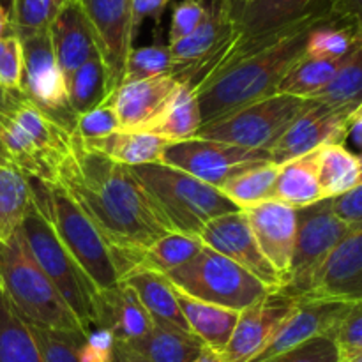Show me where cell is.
<instances>
[{
    "instance_id": "obj_1",
    "label": "cell",
    "mask_w": 362,
    "mask_h": 362,
    "mask_svg": "<svg viewBox=\"0 0 362 362\" xmlns=\"http://www.w3.org/2000/svg\"><path fill=\"white\" fill-rule=\"evenodd\" d=\"M57 186L95 226L108 246L120 281L133 272L147 247L170 233L129 166L88 151L76 134Z\"/></svg>"
},
{
    "instance_id": "obj_2",
    "label": "cell",
    "mask_w": 362,
    "mask_h": 362,
    "mask_svg": "<svg viewBox=\"0 0 362 362\" xmlns=\"http://www.w3.org/2000/svg\"><path fill=\"white\" fill-rule=\"evenodd\" d=\"M332 13H318L265 37L246 42L197 90L202 126L250 103L276 94L279 83L306 53L310 32Z\"/></svg>"
},
{
    "instance_id": "obj_3",
    "label": "cell",
    "mask_w": 362,
    "mask_h": 362,
    "mask_svg": "<svg viewBox=\"0 0 362 362\" xmlns=\"http://www.w3.org/2000/svg\"><path fill=\"white\" fill-rule=\"evenodd\" d=\"M73 144V127L39 108L23 92H4L0 158L30 179L57 186Z\"/></svg>"
},
{
    "instance_id": "obj_4",
    "label": "cell",
    "mask_w": 362,
    "mask_h": 362,
    "mask_svg": "<svg viewBox=\"0 0 362 362\" xmlns=\"http://www.w3.org/2000/svg\"><path fill=\"white\" fill-rule=\"evenodd\" d=\"M170 232L198 237L209 221L240 211L218 187L163 163L131 166Z\"/></svg>"
},
{
    "instance_id": "obj_5",
    "label": "cell",
    "mask_w": 362,
    "mask_h": 362,
    "mask_svg": "<svg viewBox=\"0 0 362 362\" xmlns=\"http://www.w3.org/2000/svg\"><path fill=\"white\" fill-rule=\"evenodd\" d=\"M0 286L28 324L67 334H87L25 244L21 230L0 243Z\"/></svg>"
},
{
    "instance_id": "obj_6",
    "label": "cell",
    "mask_w": 362,
    "mask_h": 362,
    "mask_svg": "<svg viewBox=\"0 0 362 362\" xmlns=\"http://www.w3.org/2000/svg\"><path fill=\"white\" fill-rule=\"evenodd\" d=\"M28 180L35 211L52 225L62 246L73 255L99 292L119 285L120 279L117 276L108 246L87 216L59 186H49L30 177Z\"/></svg>"
},
{
    "instance_id": "obj_7",
    "label": "cell",
    "mask_w": 362,
    "mask_h": 362,
    "mask_svg": "<svg viewBox=\"0 0 362 362\" xmlns=\"http://www.w3.org/2000/svg\"><path fill=\"white\" fill-rule=\"evenodd\" d=\"M20 230L32 257L76 315L85 331L98 327V286L62 246L52 225L34 207L21 223Z\"/></svg>"
},
{
    "instance_id": "obj_8",
    "label": "cell",
    "mask_w": 362,
    "mask_h": 362,
    "mask_svg": "<svg viewBox=\"0 0 362 362\" xmlns=\"http://www.w3.org/2000/svg\"><path fill=\"white\" fill-rule=\"evenodd\" d=\"M179 292L233 311H243L272 293L251 272L204 244L200 253L165 276Z\"/></svg>"
},
{
    "instance_id": "obj_9",
    "label": "cell",
    "mask_w": 362,
    "mask_h": 362,
    "mask_svg": "<svg viewBox=\"0 0 362 362\" xmlns=\"http://www.w3.org/2000/svg\"><path fill=\"white\" fill-rule=\"evenodd\" d=\"M311 99L272 94L250 103L214 122L204 124L194 138L225 141L255 151H271L272 145L310 106Z\"/></svg>"
},
{
    "instance_id": "obj_10",
    "label": "cell",
    "mask_w": 362,
    "mask_h": 362,
    "mask_svg": "<svg viewBox=\"0 0 362 362\" xmlns=\"http://www.w3.org/2000/svg\"><path fill=\"white\" fill-rule=\"evenodd\" d=\"M349 230L350 226L332 212L331 198L297 209L296 246L288 283L281 292L303 299L313 286L322 265Z\"/></svg>"
},
{
    "instance_id": "obj_11",
    "label": "cell",
    "mask_w": 362,
    "mask_h": 362,
    "mask_svg": "<svg viewBox=\"0 0 362 362\" xmlns=\"http://www.w3.org/2000/svg\"><path fill=\"white\" fill-rule=\"evenodd\" d=\"M271 161V154L265 151L204 138L166 144L161 159L163 165L182 170L214 187H219L246 170Z\"/></svg>"
},
{
    "instance_id": "obj_12",
    "label": "cell",
    "mask_w": 362,
    "mask_h": 362,
    "mask_svg": "<svg viewBox=\"0 0 362 362\" xmlns=\"http://www.w3.org/2000/svg\"><path fill=\"white\" fill-rule=\"evenodd\" d=\"M105 67L108 99L122 85L126 64L133 49V0H78ZM106 99V101H108Z\"/></svg>"
},
{
    "instance_id": "obj_13",
    "label": "cell",
    "mask_w": 362,
    "mask_h": 362,
    "mask_svg": "<svg viewBox=\"0 0 362 362\" xmlns=\"http://www.w3.org/2000/svg\"><path fill=\"white\" fill-rule=\"evenodd\" d=\"M23 48V83L21 92L34 105L52 113L74 129V115L69 110L67 83L57 62L49 30L21 37Z\"/></svg>"
},
{
    "instance_id": "obj_14",
    "label": "cell",
    "mask_w": 362,
    "mask_h": 362,
    "mask_svg": "<svg viewBox=\"0 0 362 362\" xmlns=\"http://www.w3.org/2000/svg\"><path fill=\"white\" fill-rule=\"evenodd\" d=\"M198 237L205 246L251 272L272 292H279L283 288L281 278L258 247L244 211L218 216L204 226Z\"/></svg>"
},
{
    "instance_id": "obj_15",
    "label": "cell",
    "mask_w": 362,
    "mask_h": 362,
    "mask_svg": "<svg viewBox=\"0 0 362 362\" xmlns=\"http://www.w3.org/2000/svg\"><path fill=\"white\" fill-rule=\"evenodd\" d=\"M352 113L311 101L292 126L271 147L272 163L285 165L292 159L318 151L329 144H343L349 136Z\"/></svg>"
},
{
    "instance_id": "obj_16",
    "label": "cell",
    "mask_w": 362,
    "mask_h": 362,
    "mask_svg": "<svg viewBox=\"0 0 362 362\" xmlns=\"http://www.w3.org/2000/svg\"><path fill=\"white\" fill-rule=\"evenodd\" d=\"M297 304L299 299L279 290L240 311L232 338L219 354L223 362H251L260 356Z\"/></svg>"
},
{
    "instance_id": "obj_17",
    "label": "cell",
    "mask_w": 362,
    "mask_h": 362,
    "mask_svg": "<svg viewBox=\"0 0 362 362\" xmlns=\"http://www.w3.org/2000/svg\"><path fill=\"white\" fill-rule=\"evenodd\" d=\"M350 308H352V303H343V300L299 299L296 310L279 325L269 345L251 362L271 359L278 354L303 345L318 336H331L332 338Z\"/></svg>"
},
{
    "instance_id": "obj_18",
    "label": "cell",
    "mask_w": 362,
    "mask_h": 362,
    "mask_svg": "<svg viewBox=\"0 0 362 362\" xmlns=\"http://www.w3.org/2000/svg\"><path fill=\"white\" fill-rule=\"evenodd\" d=\"M303 299L362 300V223L350 226Z\"/></svg>"
},
{
    "instance_id": "obj_19",
    "label": "cell",
    "mask_w": 362,
    "mask_h": 362,
    "mask_svg": "<svg viewBox=\"0 0 362 362\" xmlns=\"http://www.w3.org/2000/svg\"><path fill=\"white\" fill-rule=\"evenodd\" d=\"M251 232L257 239L258 247L281 278L283 288L288 283L290 264L293 257L297 233V209L271 200L246 209ZM281 288V290H283Z\"/></svg>"
},
{
    "instance_id": "obj_20",
    "label": "cell",
    "mask_w": 362,
    "mask_h": 362,
    "mask_svg": "<svg viewBox=\"0 0 362 362\" xmlns=\"http://www.w3.org/2000/svg\"><path fill=\"white\" fill-rule=\"evenodd\" d=\"M180 81L172 74L124 83L113 92L112 103L120 131H145L168 106Z\"/></svg>"
},
{
    "instance_id": "obj_21",
    "label": "cell",
    "mask_w": 362,
    "mask_h": 362,
    "mask_svg": "<svg viewBox=\"0 0 362 362\" xmlns=\"http://www.w3.org/2000/svg\"><path fill=\"white\" fill-rule=\"evenodd\" d=\"M318 13H331V0H247L233 20V45L265 37Z\"/></svg>"
},
{
    "instance_id": "obj_22",
    "label": "cell",
    "mask_w": 362,
    "mask_h": 362,
    "mask_svg": "<svg viewBox=\"0 0 362 362\" xmlns=\"http://www.w3.org/2000/svg\"><path fill=\"white\" fill-rule=\"evenodd\" d=\"M53 52L64 78L74 73L87 60L98 55L90 27L78 0H67L49 27Z\"/></svg>"
},
{
    "instance_id": "obj_23",
    "label": "cell",
    "mask_w": 362,
    "mask_h": 362,
    "mask_svg": "<svg viewBox=\"0 0 362 362\" xmlns=\"http://www.w3.org/2000/svg\"><path fill=\"white\" fill-rule=\"evenodd\" d=\"M98 327L108 329L115 341H133L147 334L154 322L136 293L124 281L99 292Z\"/></svg>"
},
{
    "instance_id": "obj_24",
    "label": "cell",
    "mask_w": 362,
    "mask_h": 362,
    "mask_svg": "<svg viewBox=\"0 0 362 362\" xmlns=\"http://www.w3.org/2000/svg\"><path fill=\"white\" fill-rule=\"evenodd\" d=\"M122 281L136 293L154 325L179 329L193 334L179 306L175 290L165 276L158 272L138 271L124 278Z\"/></svg>"
},
{
    "instance_id": "obj_25",
    "label": "cell",
    "mask_w": 362,
    "mask_h": 362,
    "mask_svg": "<svg viewBox=\"0 0 362 362\" xmlns=\"http://www.w3.org/2000/svg\"><path fill=\"white\" fill-rule=\"evenodd\" d=\"M175 293L191 332L212 352L221 354L232 338L240 311L202 303V300L193 299V297L186 296L179 290H175Z\"/></svg>"
},
{
    "instance_id": "obj_26",
    "label": "cell",
    "mask_w": 362,
    "mask_h": 362,
    "mask_svg": "<svg viewBox=\"0 0 362 362\" xmlns=\"http://www.w3.org/2000/svg\"><path fill=\"white\" fill-rule=\"evenodd\" d=\"M81 144L88 151L131 168L148 163H161L163 151L168 141L144 131H115L108 136Z\"/></svg>"
},
{
    "instance_id": "obj_27",
    "label": "cell",
    "mask_w": 362,
    "mask_h": 362,
    "mask_svg": "<svg viewBox=\"0 0 362 362\" xmlns=\"http://www.w3.org/2000/svg\"><path fill=\"white\" fill-rule=\"evenodd\" d=\"M148 362H193L207 346L194 334L154 325L133 341H119Z\"/></svg>"
},
{
    "instance_id": "obj_28",
    "label": "cell",
    "mask_w": 362,
    "mask_h": 362,
    "mask_svg": "<svg viewBox=\"0 0 362 362\" xmlns=\"http://www.w3.org/2000/svg\"><path fill=\"white\" fill-rule=\"evenodd\" d=\"M274 200L303 209L324 200L318 182V151L279 165Z\"/></svg>"
},
{
    "instance_id": "obj_29",
    "label": "cell",
    "mask_w": 362,
    "mask_h": 362,
    "mask_svg": "<svg viewBox=\"0 0 362 362\" xmlns=\"http://www.w3.org/2000/svg\"><path fill=\"white\" fill-rule=\"evenodd\" d=\"M32 209L34 197L28 177L0 158V243H7L20 230Z\"/></svg>"
},
{
    "instance_id": "obj_30",
    "label": "cell",
    "mask_w": 362,
    "mask_h": 362,
    "mask_svg": "<svg viewBox=\"0 0 362 362\" xmlns=\"http://www.w3.org/2000/svg\"><path fill=\"white\" fill-rule=\"evenodd\" d=\"M202 127V113L198 99L189 87L180 83L179 90L168 103L161 115L144 131L156 134L168 144L184 141L197 136Z\"/></svg>"
},
{
    "instance_id": "obj_31",
    "label": "cell",
    "mask_w": 362,
    "mask_h": 362,
    "mask_svg": "<svg viewBox=\"0 0 362 362\" xmlns=\"http://www.w3.org/2000/svg\"><path fill=\"white\" fill-rule=\"evenodd\" d=\"M362 159L343 144L318 148V182L324 198H336L361 182Z\"/></svg>"
},
{
    "instance_id": "obj_32",
    "label": "cell",
    "mask_w": 362,
    "mask_h": 362,
    "mask_svg": "<svg viewBox=\"0 0 362 362\" xmlns=\"http://www.w3.org/2000/svg\"><path fill=\"white\" fill-rule=\"evenodd\" d=\"M202 247H204V243L200 240V237L170 232L141 253L133 272L148 271L166 276L168 272L175 271V269L182 267L184 264L193 260L200 253Z\"/></svg>"
},
{
    "instance_id": "obj_33",
    "label": "cell",
    "mask_w": 362,
    "mask_h": 362,
    "mask_svg": "<svg viewBox=\"0 0 362 362\" xmlns=\"http://www.w3.org/2000/svg\"><path fill=\"white\" fill-rule=\"evenodd\" d=\"M0 362H42L28 324L0 286Z\"/></svg>"
},
{
    "instance_id": "obj_34",
    "label": "cell",
    "mask_w": 362,
    "mask_h": 362,
    "mask_svg": "<svg viewBox=\"0 0 362 362\" xmlns=\"http://www.w3.org/2000/svg\"><path fill=\"white\" fill-rule=\"evenodd\" d=\"M279 175V165L264 163L255 168L246 170L239 175L232 177L218 187L235 207L240 211L260 205L264 202L274 200L276 180Z\"/></svg>"
},
{
    "instance_id": "obj_35",
    "label": "cell",
    "mask_w": 362,
    "mask_h": 362,
    "mask_svg": "<svg viewBox=\"0 0 362 362\" xmlns=\"http://www.w3.org/2000/svg\"><path fill=\"white\" fill-rule=\"evenodd\" d=\"M311 101L352 113L362 105V46L350 53L331 81Z\"/></svg>"
},
{
    "instance_id": "obj_36",
    "label": "cell",
    "mask_w": 362,
    "mask_h": 362,
    "mask_svg": "<svg viewBox=\"0 0 362 362\" xmlns=\"http://www.w3.org/2000/svg\"><path fill=\"white\" fill-rule=\"evenodd\" d=\"M359 46H362V30L331 16L310 32L304 55L313 59H345Z\"/></svg>"
},
{
    "instance_id": "obj_37",
    "label": "cell",
    "mask_w": 362,
    "mask_h": 362,
    "mask_svg": "<svg viewBox=\"0 0 362 362\" xmlns=\"http://www.w3.org/2000/svg\"><path fill=\"white\" fill-rule=\"evenodd\" d=\"M346 59V57H345ZM345 59H313L304 55L279 83L276 94L311 99L334 78Z\"/></svg>"
},
{
    "instance_id": "obj_38",
    "label": "cell",
    "mask_w": 362,
    "mask_h": 362,
    "mask_svg": "<svg viewBox=\"0 0 362 362\" xmlns=\"http://www.w3.org/2000/svg\"><path fill=\"white\" fill-rule=\"evenodd\" d=\"M67 99L74 119L98 108L108 99L105 67L99 55L92 57L67 78Z\"/></svg>"
},
{
    "instance_id": "obj_39",
    "label": "cell",
    "mask_w": 362,
    "mask_h": 362,
    "mask_svg": "<svg viewBox=\"0 0 362 362\" xmlns=\"http://www.w3.org/2000/svg\"><path fill=\"white\" fill-rule=\"evenodd\" d=\"M67 0H11L9 27L18 39L49 30Z\"/></svg>"
},
{
    "instance_id": "obj_40",
    "label": "cell",
    "mask_w": 362,
    "mask_h": 362,
    "mask_svg": "<svg viewBox=\"0 0 362 362\" xmlns=\"http://www.w3.org/2000/svg\"><path fill=\"white\" fill-rule=\"evenodd\" d=\"M172 67L173 60L168 45L133 48L129 53V59H127L122 85L131 83V81H140L147 80V78L170 74L172 73Z\"/></svg>"
},
{
    "instance_id": "obj_41",
    "label": "cell",
    "mask_w": 362,
    "mask_h": 362,
    "mask_svg": "<svg viewBox=\"0 0 362 362\" xmlns=\"http://www.w3.org/2000/svg\"><path fill=\"white\" fill-rule=\"evenodd\" d=\"M28 329L34 336L42 362H81L78 349L87 334H67L34 324H28Z\"/></svg>"
},
{
    "instance_id": "obj_42",
    "label": "cell",
    "mask_w": 362,
    "mask_h": 362,
    "mask_svg": "<svg viewBox=\"0 0 362 362\" xmlns=\"http://www.w3.org/2000/svg\"><path fill=\"white\" fill-rule=\"evenodd\" d=\"M23 83V48L14 34L0 39V90L21 92Z\"/></svg>"
},
{
    "instance_id": "obj_43",
    "label": "cell",
    "mask_w": 362,
    "mask_h": 362,
    "mask_svg": "<svg viewBox=\"0 0 362 362\" xmlns=\"http://www.w3.org/2000/svg\"><path fill=\"white\" fill-rule=\"evenodd\" d=\"M119 129V120L113 110L112 103L105 101L98 108L85 112L74 119V134L81 141L98 140V138L108 136Z\"/></svg>"
},
{
    "instance_id": "obj_44",
    "label": "cell",
    "mask_w": 362,
    "mask_h": 362,
    "mask_svg": "<svg viewBox=\"0 0 362 362\" xmlns=\"http://www.w3.org/2000/svg\"><path fill=\"white\" fill-rule=\"evenodd\" d=\"M341 352L331 336H318L310 341L297 345L286 352L262 362H339Z\"/></svg>"
},
{
    "instance_id": "obj_45",
    "label": "cell",
    "mask_w": 362,
    "mask_h": 362,
    "mask_svg": "<svg viewBox=\"0 0 362 362\" xmlns=\"http://www.w3.org/2000/svg\"><path fill=\"white\" fill-rule=\"evenodd\" d=\"M205 13H207V4H204L202 0H180L172 14L168 45L187 37L202 23Z\"/></svg>"
},
{
    "instance_id": "obj_46",
    "label": "cell",
    "mask_w": 362,
    "mask_h": 362,
    "mask_svg": "<svg viewBox=\"0 0 362 362\" xmlns=\"http://www.w3.org/2000/svg\"><path fill=\"white\" fill-rule=\"evenodd\" d=\"M343 356L362 352V300L352 303V308L332 334Z\"/></svg>"
},
{
    "instance_id": "obj_47",
    "label": "cell",
    "mask_w": 362,
    "mask_h": 362,
    "mask_svg": "<svg viewBox=\"0 0 362 362\" xmlns=\"http://www.w3.org/2000/svg\"><path fill=\"white\" fill-rule=\"evenodd\" d=\"M115 343V338L108 329L95 327L87 332L78 349V356L81 362H110Z\"/></svg>"
},
{
    "instance_id": "obj_48",
    "label": "cell",
    "mask_w": 362,
    "mask_h": 362,
    "mask_svg": "<svg viewBox=\"0 0 362 362\" xmlns=\"http://www.w3.org/2000/svg\"><path fill=\"white\" fill-rule=\"evenodd\" d=\"M332 200V212L346 223L349 226L361 225L362 223V182L357 184L346 193L339 197L331 198Z\"/></svg>"
},
{
    "instance_id": "obj_49",
    "label": "cell",
    "mask_w": 362,
    "mask_h": 362,
    "mask_svg": "<svg viewBox=\"0 0 362 362\" xmlns=\"http://www.w3.org/2000/svg\"><path fill=\"white\" fill-rule=\"evenodd\" d=\"M331 13L336 20L362 30V0H331Z\"/></svg>"
},
{
    "instance_id": "obj_50",
    "label": "cell",
    "mask_w": 362,
    "mask_h": 362,
    "mask_svg": "<svg viewBox=\"0 0 362 362\" xmlns=\"http://www.w3.org/2000/svg\"><path fill=\"white\" fill-rule=\"evenodd\" d=\"M166 4H168V0H133L134 32H138L140 25L147 18H152V20H156V23H159V18L165 11Z\"/></svg>"
},
{
    "instance_id": "obj_51",
    "label": "cell",
    "mask_w": 362,
    "mask_h": 362,
    "mask_svg": "<svg viewBox=\"0 0 362 362\" xmlns=\"http://www.w3.org/2000/svg\"><path fill=\"white\" fill-rule=\"evenodd\" d=\"M110 362H148V361H145L144 357L136 356V354L131 352L126 345H122V343L117 341Z\"/></svg>"
},
{
    "instance_id": "obj_52",
    "label": "cell",
    "mask_w": 362,
    "mask_h": 362,
    "mask_svg": "<svg viewBox=\"0 0 362 362\" xmlns=\"http://www.w3.org/2000/svg\"><path fill=\"white\" fill-rule=\"evenodd\" d=\"M246 2L247 0H219V4H221V9L225 11L226 16L232 20V23H233V20H235L237 13L240 11V7H243Z\"/></svg>"
},
{
    "instance_id": "obj_53",
    "label": "cell",
    "mask_w": 362,
    "mask_h": 362,
    "mask_svg": "<svg viewBox=\"0 0 362 362\" xmlns=\"http://www.w3.org/2000/svg\"><path fill=\"white\" fill-rule=\"evenodd\" d=\"M349 136L352 138L354 144L359 147V151H361L359 158L362 159V119H356V120H352V122H350Z\"/></svg>"
},
{
    "instance_id": "obj_54",
    "label": "cell",
    "mask_w": 362,
    "mask_h": 362,
    "mask_svg": "<svg viewBox=\"0 0 362 362\" xmlns=\"http://www.w3.org/2000/svg\"><path fill=\"white\" fill-rule=\"evenodd\" d=\"M7 34H11V27H9V13L4 9V6L0 4V39L6 37Z\"/></svg>"
},
{
    "instance_id": "obj_55",
    "label": "cell",
    "mask_w": 362,
    "mask_h": 362,
    "mask_svg": "<svg viewBox=\"0 0 362 362\" xmlns=\"http://www.w3.org/2000/svg\"><path fill=\"white\" fill-rule=\"evenodd\" d=\"M193 362H223V359L219 357V354L212 352L211 349H205Z\"/></svg>"
},
{
    "instance_id": "obj_56",
    "label": "cell",
    "mask_w": 362,
    "mask_h": 362,
    "mask_svg": "<svg viewBox=\"0 0 362 362\" xmlns=\"http://www.w3.org/2000/svg\"><path fill=\"white\" fill-rule=\"evenodd\" d=\"M339 362H362V352L350 354V356H343Z\"/></svg>"
},
{
    "instance_id": "obj_57",
    "label": "cell",
    "mask_w": 362,
    "mask_h": 362,
    "mask_svg": "<svg viewBox=\"0 0 362 362\" xmlns=\"http://www.w3.org/2000/svg\"><path fill=\"white\" fill-rule=\"evenodd\" d=\"M356 119H362V105L359 106V108L356 110V112H354V115H352V120H356Z\"/></svg>"
},
{
    "instance_id": "obj_58",
    "label": "cell",
    "mask_w": 362,
    "mask_h": 362,
    "mask_svg": "<svg viewBox=\"0 0 362 362\" xmlns=\"http://www.w3.org/2000/svg\"><path fill=\"white\" fill-rule=\"evenodd\" d=\"M4 92H6V90H0V115H2V103H4Z\"/></svg>"
},
{
    "instance_id": "obj_59",
    "label": "cell",
    "mask_w": 362,
    "mask_h": 362,
    "mask_svg": "<svg viewBox=\"0 0 362 362\" xmlns=\"http://www.w3.org/2000/svg\"><path fill=\"white\" fill-rule=\"evenodd\" d=\"M361 182H362V173H361Z\"/></svg>"
}]
</instances>
